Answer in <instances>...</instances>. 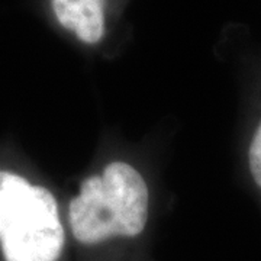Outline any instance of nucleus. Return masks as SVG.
Instances as JSON below:
<instances>
[{
  "label": "nucleus",
  "instance_id": "obj_4",
  "mask_svg": "<svg viewBox=\"0 0 261 261\" xmlns=\"http://www.w3.org/2000/svg\"><path fill=\"white\" fill-rule=\"evenodd\" d=\"M244 161L252 187L261 196V109L252 122L245 141Z\"/></svg>",
  "mask_w": 261,
  "mask_h": 261
},
{
  "label": "nucleus",
  "instance_id": "obj_1",
  "mask_svg": "<svg viewBox=\"0 0 261 261\" xmlns=\"http://www.w3.org/2000/svg\"><path fill=\"white\" fill-rule=\"evenodd\" d=\"M149 187L138 168L116 160L83 178L67 207L71 237L84 247L132 240L149 219Z\"/></svg>",
  "mask_w": 261,
  "mask_h": 261
},
{
  "label": "nucleus",
  "instance_id": "obj_3",
  "mask_svg": "<svg viewBox=\"0 0 261 261\" xmlns=\"http://www.w3.org/2000/svg\"><path fill=\"white\" fill-rule=\"evenodd\" d=\"M108 0H51L61 28L86 47H97L106 37Z\"/></svg>",
  "mask_w": 261,
  "mask_h": 261
},
{
  "label": "nucleus",
  "instance_id": "obj_2",
  "mask_svg": "<svg viewBox=\"0 0 261 261\" xmlns=\"http://www.w3.org/2000/svg\"><path fill=\"white\" fill-rule=\"evenodd\" d=\"M65 226L54 193L0 170V251L5 261H58Z\"/></svg>",
  "mask_w": 261,
  "mask_h": 261
}]
</instances>
